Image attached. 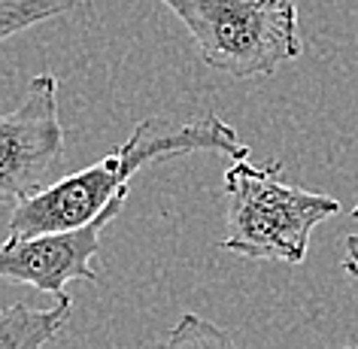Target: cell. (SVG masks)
Segmentation results:
<instances>
[{
  "mask_svg": "<svg viewBox=\"0 0 358 349\" xmlns=\"http://www.w3.org/2000/svg\"><path fill=\"white\" fill-rule=\"evenodd\" d=\"M189 152H222L228 158H249V146L219 113L192 122L167 115L143 119L115 152L15 204L10 213V234H40V231L85 225L115 194L131 189V180L140 173V167Z\"/></svg>",
  "mask_w": 358,
  "mask_h": 349,
  "instance_id": "1",
  "label": "cell"
},
{
  "mask_svg": "<svg viewBox=\"0 0 358 349\" xmlns=\"http://www.w3.org/2000/svg\"><path fill=\"white\" fill-rule=\"evenodd\" d=\"M337 213V198L292 185L280 161L252 164L249 158H231L222 249L246 262L301 264L313 231Z\"/></svg>",
  "mask_w": 358,
  "mask_h": 349,
  "instance_id": "2",
  "label": "cell"
},
{
  "mask_svg": "<svg viewBox=\"0 0 358 349\" xmlns=\"http://www.w3.org/2000/svg\"><path fill=\"white\" fill-rule=\"evenodd\" d=\"M192 34L203 64L231 79L271 76L303 52L298 0H158Z\"/></svg>",
  "mask_w": 358,
  "mask_h": 349,
  "instance_id": "3",
  "label": "cell"
},
{
  "mask_svg": "<svg viewBox=\"0 0 358 349\" xmlns=\"http://www.w3.org/2000/svg\"><path fill=\"white\" fill-rule=\"evenodd\" d=\"M64 161V124L58 119V79L37 73L24 101L0 113V204H22L43 192Z\"/></svg>",
  "mask_w": 358,
  "mask_h": 349,
  "instance_id": "4",
  "label": "cell"
},
{
  "mask_svg": "<svg viewBox=\"0 0 358 349\" xmlns=\"http://www.w3.org/2000/svg\"><path fill=\"white\" fill-rule=\"evenodd\" d=\"M131 189L119 192L92 222L67 231H40V234H10L0 246V280L34 285L37 292L64 294L67 283H97L101 276L92 262L101 252L103 231L122 216Z\"/></svg>",
  "mask_w": 358,
  "mask_h": 349,
  "instance_id": "5",
  "label": "cell"
},
{
  "mask_svg": "<svg viewBox=\"0 0 358 349\" xmlns=\"http://www.w3.org/2000/svg\"><path fill=\"white\" fill-rule=\"evenodd\" d=\"M73 298L55 294V304L37 310L24 301H15L0 310V349H43L67 328Z\"/></svg>",
  "mask_w": 358,
  "mask_h": 349,
  "instance_id": "6",
  "label": "cell"
},
{
  "mask_svg": "<svg viewBox=\"0 0 358 349\" xmlns=\"http://www.w3.org/2000/svg\"><path fill=\"white\" fill-rule=\"evenodd\" d=\"M83 0H0V43L19 37L22 31L37 28L43 22L70 15Z\"/></svg>",
  "mask_w": 358,
  "mask_h": 349,
  "instance_id": "7",
  "label": "cell"
},
{
  "mask_svg": "<svg viewBox=\"0 0 358 349\" xmlns=\"http://www.w3.org/2000/svg\"><path fill=\"white\" fill-rule=\"evenodd\" d=\"M152 349H237V343L225 328L189 310Z\"/></svg>",
  "mask_w": 358,
  "mask_h": 349,
  "instance_id": "8",
  "label": "cell"
},
{
  "mask_svg": "<svg viewBox=\"0 0 358 349\" xmlns=\"http://www.w3.org/2000/svg\"><path fill=\"white\" fill-rule=\"evenodd\" d=\"M352 216L358 219V207L352 210ZM343 271L349 276H358V231L346 237V255H343Z\"/></svg>",
  "mask_w": 358,
  "mask_h": 349,
  "instance_id": "9",
  "label": "cell"
},
{
  "mask_svg": "<svg viewBox=\"0 0 358 349\" xmlns=\"http://www.w3.org/2000/svg\"><path fill=\"white\" fill-rule=\"evenodd\" d=\"M343 349H355V346H343Z\"/></svg>",
  "mask_w": 358,
  "mask_h": 349,
  "instance_id": "10",
  "label": "cell"
}]
</instances>
